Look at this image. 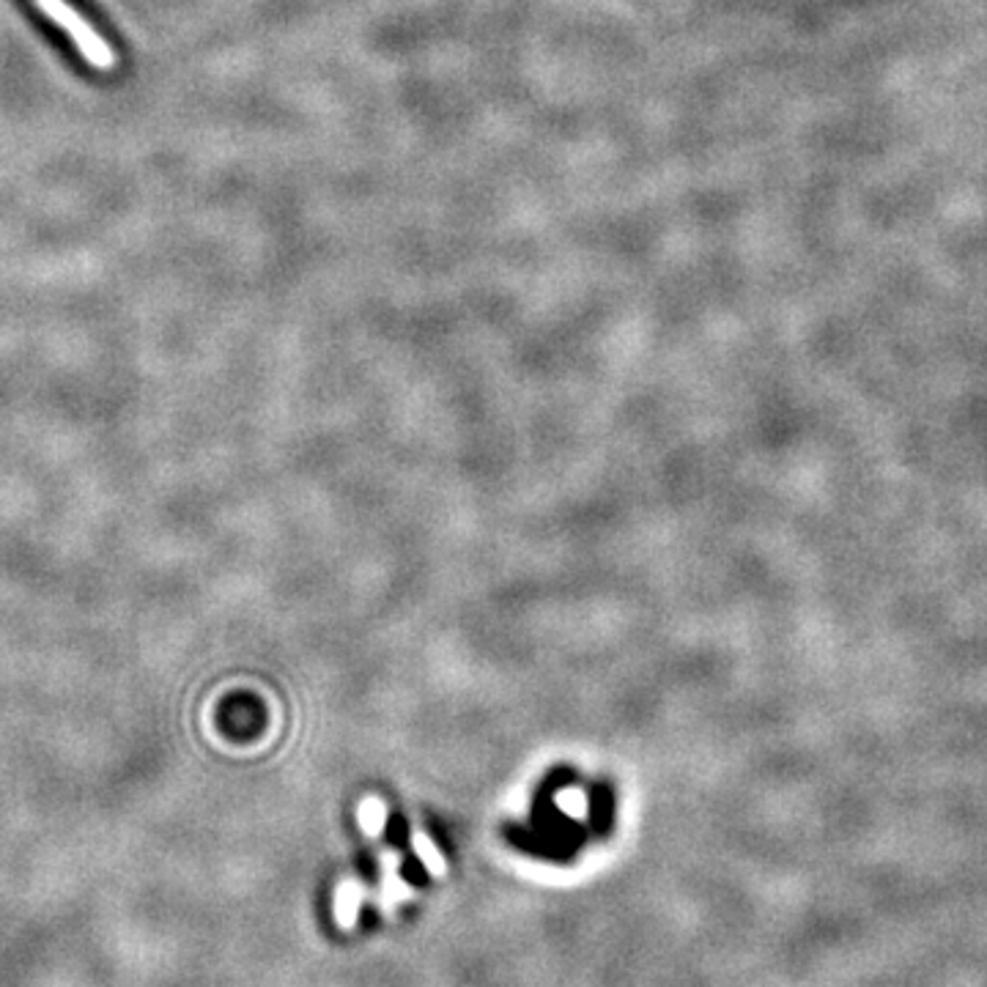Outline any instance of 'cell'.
I'll return each mask as SVG.
<instances>
[{"instance_id": "obj_1", "label": "cell", "mask_w": 987, "mask_h": 987, "mask_svg": "<svg viewBox=\"0 0 987 987\" xmlns=\"http://www.w3.org/2000/svg\"><path fill=\"white\" fill-rule=\"evenodd\" d=\"M34 7L55 25L58 30L69 36V41L75 45L77 55L94 69V72H102V75H110L119 69V52L113 50L108 39L77 12L69 0H34Z\"/></svg>"}]
</instances>
